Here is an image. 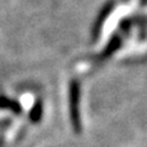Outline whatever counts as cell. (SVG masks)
Listing matches in <instances>:
<instances>
[{
	"label": "cell",
	"mask_w": 147,
	"mask_h": 147,
	"mask_svg": "<svg viewBox=\"0 0 147 147\" xmlns=\"http://www.w3.org/2000/svg\"><path fill=\"white\" fill-rule=\"evenodd\" d=\"M0 108L1 109H9L13 113H21V105L18 104L16 100H12V99H9L5 97H0Z\"/></svg>",
	"instance_id": "cell-2"
},
{
	"label": "cell",
	"mask_w": 147,
	"mask_h": 147,
	"mask_svg": "<svg viewBox=\"0 0 147 147\" xmlns=\"http://www.w3.org/2000/svg\"><path fill=\"white\" fill-rule=\"evenodd\" d=\"M40 117H42V103L37 102L30 113V119L32 123H37L40 120Z\"/></svg>",
	"instance_id": "cell-4"
},
{
	"label": "cell",
	"mask_w": 147,
	"mask_h": 147,
	"mask_svg": "<svg viewBox=\"0 0 147 147\" xmlns=\"http://www.w3.org/2000/svg\"><path fill=\"white\" fill-rule=\"evenodd\" d=\"M121 43V39H120V37L119 36H114L112 39H110V42L109 44L107 45V48H105V50L103 52L102 54V57H108V55H110L112 53H114L115 50L119 48V45H120Z\"/></svg>",
	"instance_id": "cell-3"
},
{
	"label": "cell",
	"mask_w": 147,
	"mask_h": 147,
	"mask_svg": "<svg viewBox=\"0 0 147 147\" xmlns=\"http://www.w3.org/2000/svg\"><path fill=\"white\" fill-rule=\"evenodd\" d=\"M80 85L77 81H71L70 84V115L71 124L76 132L81 131L80 120Z\"/></svg>",
	"instance_id": "cell-1"
}]
</instances>
